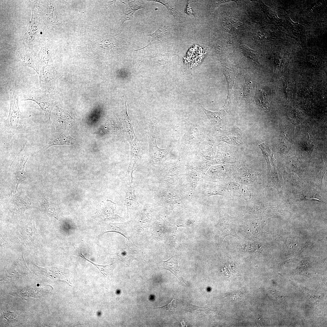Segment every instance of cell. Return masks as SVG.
<instances>
[{
	"label": "cell",
	"mask_w": 327,
	"mask_h": 327,
	"mask_svg": "<svg viewBox=\"0 0 327 327\" xmlns=\"http://www.w3.org/2000/svg\"><path fill=\"white\" fill-rule=\"evenodd\" d=\"M9 94L10 100L9 113L7 119L3 122L2 130L3 135L8 141L21 129L23 122V117L18 107L17 87L15 85L11 88Z\"/></svg>",
	"instance_id": "obj_1"
},
{
	"label": "cell",
	"mask_w": 327,
	"mask_h": 327,
	"mask_svg": "<svg viewBox=\"0 0 327 327\" xmlns=\"http://www.w3.org/2000/svg\"><path fill=\"white\" fill-rule=\"evenodd\" d=\"M23 100H31L36 103L45 113L46 121L50 120L55 104L49 94L43 90L32 89L25 93Z\"/></svg>",
	"instance_id": "obj_2"
},
{
	"label": "cell",
	"mask_w": 327,
	"mask_h": 327,
	"mask_svg": "<svg viewBox=\"0 0 327 327\" xmlns=\"http://www.w3.org/2000/svg\"><path fill=\"white\" fill-rule=\"evenodd\" d=\"M26 140L23 144L21 150L18 153L12 163L14 164V180L12 193L13 194L18 190L19 184L25 179L27 177L25 170L26 163L28 159L30 154L26 152L25 147L26 143Z\"/></svg>",
	"instance_id": "obj_3"
},
{
	"label": "cell",
	"mask_w": 327,
	"mask_h": 327,
	"mask_svg": "<svg viewBox=\"0 0 327 327\" xmlns=\"http://www.w3.org/2000/svg\"><path fill=\"white\" fill-rule=\"evenodd\" d=\"M125 246L117 251L115 253L111 254L113 259L119 260L124 264L129 265L134 260L142 259V252L140 248L126 239Z\"/></svg>",
	"instance_id": "obj_4"
},
{
	"label": "cell",
	"mask_w": 327,
	"mask_h": 327,
	"mask_svg": "<svg viewBox=\"0 0 327 327\" xmlns=\"http://www.w3.org/2000/svg\"><path fill=\"white\" fill-rule=\"evenodd\" d=\"M149 141V154L151 161L156 163L163 160L166 157L167 153L164 149L158 147L157 138L155 133L154 127L151 122L149 125L148 132Z\"/></svg>",
	"instance_id": "obj_5"
},
{
	"label": "cell",
	"mask_w": 327,
	"mask_h": 327,
	"mask_svg": "<svg viewBox=\"0 0 327 327\" xmlns=\"http://www.w3.org/2000/svg\"><path fill=\"white\" fill-rule=\"evenodd\" d=\"M116 206V203L110 200L103 202L97 209L94 218L101 222L124 220V218L114 214Z\"/></svg>",
	"instance_id": "obj_6"
},
{
	"label": "cell",
	"mask_w": 327,
	"mask_h": 327,
	"mask_svg": "<svg viewBox=\"0 0 327 327\" xmlns=\"http://www.w3.org/2000/svg\"><path fill=\"white\" fill-rule=\"evenodd\" d=\"M100 225L101 231L99 237L107 232H114L120 233L126 239H129L131 231V221L123 223H112L103 221L101 222Z\"/></svg>",
	"instance_id": "obj_7"
},
{
	"label": "cell",
	"mask_w": 327,
	"mask_h": 327,
	"mask_svg": "<svg viewBox=\"0 0 327 327\" xmlns=\"http://www.w3.org/2000/svg\"><path fill=\"white\" fill-rule=\"evenodd\" d=\"M133 173H127L126 176L127 180L125 184L124 203L127 209V214L131 210L140 206L135 194Z\"/></svg>",
	"instance_id": "obj_8"
},
{
	"label": "cell",
	"mask_w": 327,
	"mask_h": 327,
	"mask_svg": "<svg viewBox=\"0 0 327 327\" xmlns=\"http://www.w3.org/2000/svg\"><path fill=\"white\" fill-rule=\"evenodd\" d=\"M31 205L30 200L23 194L18 193L11 197L9 204V210L13 214L20 215L29 208Z\"/></svg>",
	"instance_id": "obj_9"
},
{
	"label": "cell",
	"mask_w": 327,
	"mask_h": 327,
	"mask_svg": "<svg viewBox=\"0 0 327 327\" xmlns=\"http://www.w3.org/2000/svg\"><path fill=\"white\" fill-rule=\"evenodd\" d=\"M73 141L67 130H57L51 135L45 145L34 154L45 151L54 145H71Z\"/></svg>",
	"instance_id": "obj_10"
},
{
	"label": "cell",
	"mask_w": 327,
	"mask_h": 327,
	"mask_svg": "<svg viewBox=\"0 0 327 327\" xmlns=\"http://www.w3.org/2000/svg\"><path fill=\"white\" fill-rule=\"evenodd\" d=\"M54 69L51 65L43 66L38 74L40 86L42 90L49 94L53 87Z\"/></svg>",
	"instance_id": "obj_11"
},
{
	"label": "cell",
	"mask_w": 327,
	"mask_h": 327,
	"mask_svg": "<svg viewBox=\"0 0 327 327\" xmlns=\"http://www.w3.org/2000/svg\"><path fill=\"white\" fill-rule=\"evenodd\" d=\"M179 258L177 256H173L167 261L160 262L159 267L161 269L169 270L178 279L181 283L185 286L187 284L185 282L178 266Z\"/></svg>",
	"instance_id": "obj_12"
},
{
	"label": "cell",
	"mask_w": 327,
	"mask_h": 327,
	"mask_svg": "<svg viewBox=\"0 0 327 327\" xmlns=\"http://www.w3.org/2000/svg\"><path fill=\"white\" fill-rule=\"evenodd\" d=\"M30 288L32 292L28 291L25 288L21 290H13L9 294L13 296H18L25 299V298L29 296L40 298L51 292L53 289L52 286L49 285L42 288Z\"/></svg>",
	"instance_id": "obj_13"
},
{
	"label": "cell",
	"mask_w": 327,
	"mask_h": 327,
	"mask_svg": "<svg viewBox=\"0 0 327 327\" xmlns=\"http://www.w3.org/2000/svg\"><path fill=\"white\" fill-rule=\"evenodd\" d=\"M39 271L45 276L52 279L61 280L68 282L66 281L67 276L69 275V270L62 267L41 268L37 267Z\"/></svg>",
	"instance_id": "obj_14"
},
{
	"label": "cell",
	"mask_w": 327,
	"mask_h": 327,
	"mask_svg": "<svg viewBox=\"0 0 327 327\" xmlns=\"http://www.w3.org/2000/svg\"><path fill=\"white\" fill-rule=\"evenodd\" d=\"M217 229L222 240L228 236L239 237L236 231L235 226L231 217H225L221 220L217 225Z\"/></svg>",
	"instance_id": "obj_15"
},
{
	"label": "cell",
	"mask_w": 327,
	"mask_h": 327,
	"mask_svg": "<svg viewBox=\"0 0 327 327\" xmlns=\"http://www.w3.org/2000/svg\"><path fill=\"white\" fill-rule=\"evenodd\" d=\"M130 158L127 171V173L133 172L136 165L141 157L140 145L135 138L130 143Z\"/></svg>",
	"instance_id": "obj_16"
},
{
	"label": "cell",
	"mask_w": 327,
	"mask_h": 327,
	"mask_svg": "<svg viewBox=\"0 0 327 327\" xmlns=\"http://www.w3.org/2000/svg\"><path fill=\"white\" fill-rule=\"evenodd\" d=\"M18 56L24 65L31 67L38 74L40 71L38 61L34 52L28 51L21 52L18 54Z\"/></svg>",
	"instance_id": "obj_17"
},
{
	"label": "cell",
	"mask_w": 327,
	"mask_h": 327,
	"mask_svg": "<svg viewBox=\"0 0 327 327\" xmlns=\"http://www.w3.org/2000/svg\"><path fill=\"white\" fill-rule=\"evenodd\" d=\"M78 255L88 261L91 263L95 266L99 271L106 278L108 279L111 277L113 275V270L116 266V263L114 262L111 263L107 265H97L92 262L88 259L81 252H79Z\"/></svg>",
	"instance_id": "obj_18"
},
{
	"label": "cell",
	"mask_w": 327,
	"mask_h": 327,
	"mask_svg": "<svg viewBox=\"0 0 327 327\" xmlns=\"http://www.w3.org/2000/svg\"><path fill=\"white\" fill-rule=\"evenodd\" d=\"M167 28L166 27H159L158 29L154 33L148 35L151 36L152 37V40L150 43L147 45L143 48H141L137 50L142 49L147 46H150L155 43L160 41H163L165 40L167 38L168 34Z\"/></svg>",
	"instance_id": "obj_19"
},
{
	"label": "cell",
	"mask_w": 327,
	"mask_h": 327,
	"mask_svg": "<svg viewBox=\"0 0 327 327\" xmlns=\"http://www.w3.org/2000/svg\"><path fill=\"white\" fill-rule=\"evenodd\" d=\"M259 146L261 150L266 159L267 160L270 169L272 167L274 170H276L275 160L273 158V154L267 144L266 142H264L259 144Z\"/></svg>",
	"instance_id": "obj_20"
},
{
	"label": "cell",
	"mask_w": 327,
	"mask_h": 327,
	"mask_svg": "<svg viewBox=\"0 0 327 327\" xmlns=\"http://www.w3.org/2000/svg\"><path fill=\"white\" fill-rule=\"evenodd\" d=\"M202 107L208 118L212 122L216 123H220L223 120L226 116V112L223 110H222L218 112H213L208 110L203 107Z\"/></svg>",
	"instance_id": "obj_21"
},
{
	"label": "cell",
	"mask_w": 327,
	"mask_h": 327,
	"mask_svg": "<svg viewBox=\"0 0 327 327\" xmlns=\"http://www.w3.org/2000/svg\"><path fill=\"white\" fill-rule=\"evenodd\" d=\"M242 25V23L238 20L230 18H226L223 23L224 29L229 32L238 30L240 29Z\"/></svg>",
	"instance_id": "obj_22"
},
{
	"label": "cell",
	"mask_w": 327,
	"mask_h": 327,
	"mask_svg": "<svg viewBox=\"0 0 327 327\" xmlns=\"http://www.w3.org/2000/svg\"><path fill=\"white\" fill-rule=\"evenodd\" d=\"M153 1L160 2L165 5L168 9L169 12L177 20L182 21V20L184 19V18H183L182 14H181L180 12L175 8L174 6L172 4H171V3H168L167 2L165 1L164 2H161L160 1Z\"/></svg>",
	"instance_id": "obj_23"
},
{
	"label": "cell",
	"mask_w": 327,
	"mask_h": 327,
	"mask_svg": "<svg viewBox=\"0 0 327 327\" xmlns=\"http://www.w3.org/2000/svg\"><path fill=\"white\" fill-rule=\"evenodd\" d=\"M241 49L244 55L246 57L255 61H257L258 56V51L253 50L244 44H242Z\"/></svg>",
	"instance_id": "obj_24"
},
{
	"label": "cell",
	"mask_w": 327,
	"mask_h": 327,
	"mask_svg": "<svg viewBox=\"0 0 327 327\" xmlns=\"http://www.w3.org/2000/svg\"><path fill=\"white\" fill-rule=\"evenodd\" d=\"M174 297L173 299L167 305L162 307L154 308L159 309L162 312L170 314L174 312L176 307V300Z\"/></svg>",
	"instance_id": "obj_25"
},
{
	"label": "cell",
	"mask_w": 327,
	"mask_h": 327,
	"mask_svg": "<svg viewBox=\"0 0 327 327\" xmlns=\"http://www.w3.org/2000/svg\"><path fill=\"white\" fill-rule=\"evenodd\" d=\"M42 205L46 211L49 213L52 214L54 213V208L50 200L48 197H43L42 200Z\"/></svg>",
	"instance_id": "obj_26"
},
{
	"label": "cell",
	"mask_w": 327,
	"mask_h": 327,
	"mask_svg": "<svg viewBox=\"0 0 327 327\" xmlns=\"http://www.w3.org/2000/svg\"><path fill=\"white\" fill-rule=\"evenodd\" d=\"M185 12L187 15L190 16H194L195 18L196 19L197 18V15L196 13L193 11L191 6L190 5V2H188L186 6V8L185 10Z\"/></svg>",
	"instance_id": "obj_27"
}]
</instances>
